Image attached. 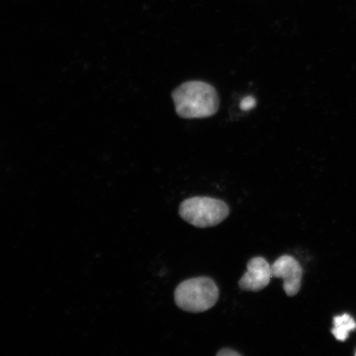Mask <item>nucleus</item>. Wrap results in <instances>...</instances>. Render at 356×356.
Returning <instances> with one entry per match:
<instances>
[{"label": "nucleus", "mask_w": 356, "mask_h": 356, "mask_svg": "<svg viewBox=\"0 0 356 356\" xmlns=\"http://www.w3.org/2000/svg\"><path fill=\"white\" fill-rule=\"evenodd\" d=\"M172 99L177 114L185 119L211 118L220 108L216 88L197 80L181 84L172 92Z\"/></svg>", "instance_id": "obj_1"}, {"label": "nucleus", "mask_w": 356, "mask_h": 356, "mask_svg": "<svg viewBox=\"0 0 356 356\" xmlns=\"http://www.w3.org/2000/svg\"><path fill=\"white\" fill-rule=\"evenodd\" d=\"M217 284L210 277H200L184 280L175 293L178 308L188 313H203L213 308L219 300Z\"/></svg>", "instance_id": "obj_2"}, {"label": "nucleus", "mask_w": 356, "mask_h": 356, "mask_svg": "<svg viewBox=\"0 0 356 356\" xmlns=\"http://www.w3.org/2000/svg\"><path fill=\"white\" fill-rule=\"evenodd\" d=\"M179 215L197 228H211L220 225L229 215L228 204L219 199L195 197L184 200Z\"/></svg>", "instance_id": "obj_3"}, {"label": "nucleus", "mask_w": 356, "mask_h": 356, "mask_svg": "<svg viewBox=\"0 0 356 356\" xmlns=\"http://www.w3.org/2000/svg\"><path fill=\"white\" fill-rule=\"evenodd\" d=\"M271 275L274 278L283 280V289L289 297H293L300 291L304 269L299 261L291 255L280 257L271 265Z\"/></svg>", "instance_id": "obj_4"}, {"label": "nucleus", "mask_w": 356, "mask_h": 356, "mask_svg": "<svg viewBox=\"0 0 356 356\" xmlns=\"http://www.w3.org/2000/svg\"><path fill=\"white\" fill-rule=\"evenodd\" d=\"M247 273L239 280L238 286L243 291L258 292L270 282L271 266L264 257H255L249 260Z\"/></svg>", "instance_id": "obj_5"}, {"label": "nucleus", "mask_w": 356, "mask_h": 356, "mask_svg": "<svg viewBox=\"0 0 356 356\" xmlns=\"http://www.w3.org/2000/svg\"><path fill=\"white\" fill-rule=\"evenodd\" d=\"M332 323V335L339 341H345L348 338L349 333L356 329V322L348 314L336 316Z\"/></svg>", "instance_id": "obj_6"}, {"label": "nucleus", "mask_w": 356, "mask_h": 356, "mask_svg": "<svg viewBox=\"0 0 356 356\" xmlns=\"http://www.w3.org/2000/svg\"><path fill=\"white\" fill-rule=\"evenodd\" d=\"M217 356H240L241 354L237 353L234 350L225 348L222 349L216 354Z\"/></svg>", "instance_id": "obj_7"}, {"label": "nucleus", "mask_w": 356, "mask_h": 356, "mask_svg": "<svg viewBox=\"0 0 356 356\" xmlns=\"http://www.w3.org/2000/svg\"><path fill=\"white\" fill-rule=\"evenodd\" d=\"M256 102L254 99H251V97H248V99H244L241 104V108L243 110H248L252 108L254 106Z\"/></svg>", "instance_id": "obj_8"}]
</instances>
